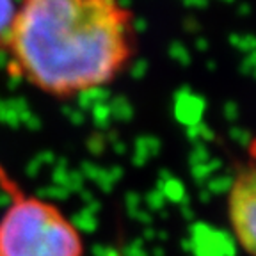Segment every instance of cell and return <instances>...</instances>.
<instances>
[{
	"label": "cell",
	"instance_id": "3957f363",
	"mask_svg": "<svg viewBox=\"0 0 256 256\" xmlns=\"http://www.w3.org/2000/svg\"><path fill=\"white\" fill-rule=\"evenodd\" d=\"M228 219L238 244L256 256V166L235 174L228 190Z\"/></svg>",
	"mask_w": 256,
	"mask_h": 256
},
{
	"label": "cell",
	"instance_id": "7a4b0ae2",
	"mask_svg": "<svg viewBox=\"0 0 256 256\" xmlns=\"http://www.w3.org/2000/svg\"><path fill=\"white\" fill-rule=\"evenodd\" d=\"M8 185L11 201L0 216V256H84V240L59 206Z\"/></svg>",
	"mask_w": 256,
	"mask_h": 256
},
{
	"label": "cell",
	"instance_id": "277c9868",
	"mask_svg": "<svg viewBox=\"0 0 256 256\" xmlns=\"http://www.w3.org/2000/svg\"><path fill=\"white\" fill-rule=\"evenodd\" d=\"M16 4L12 0H0V44L6 46V41L9 36L12 18H14Z\"/></svg>",
	"mask_w": 256,
	"mask_h": 256
},
{
	"label": "cell",
	"instance_id": "6da1fadb",
	"mask_svg": "<svg viewBox=\"0 0 256 256\" xmlns=\"http://www.w3.org/2000/svg\"><path fill=\"white\" fill-rule=\"evenodd\" d=\"M11 70L68 98L110 84L134 59V16L120 0H20L6 41Z\"/></svg>",
	"mask_w": 256,
	"mask_h": 256
}]
</instances>
